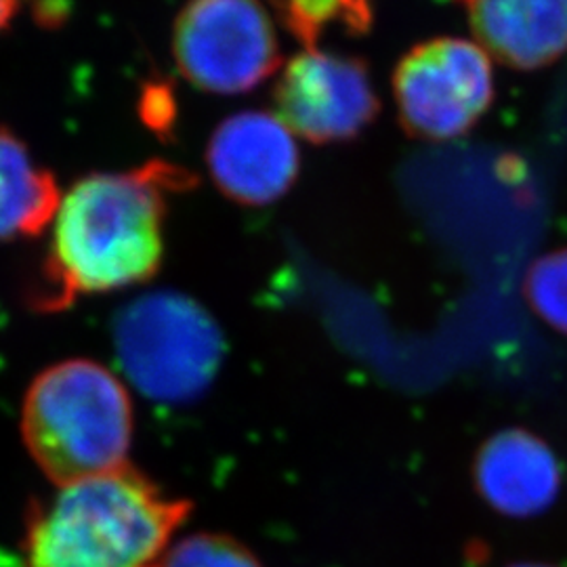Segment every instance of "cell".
Instances as JSON below:
<instances>
[{"label":"cell","mask_w":567,"mask_h":567,"mask_svg":"<svg viewBox=\"0 0 567 567\" xmlns=\"http://www.w3.org/2000/svg\"><path fill=\"white\" fill-rule=\"evenodd\" d=\"M522 290L529 309L567 337V246L529 265Z\"/></svg>","instance_id":"obj_13"},{"label":"cell","mask_w":567,"mask_h":567,"mask_svg":"<svg viewBox=\"0 0 567 567\" xmlns=\"http://www.w3.org/2000/svg\"><path fill=\"white\" fill-rule=\"evenodd\" d=\"M274 105L286 128L313 145L351 142L381 112L365 61L322 49L286 61Z\"/></svg>","instance_id":"obj_7"},{"label":"cell","mask_w":567,"mask_h":567,"mask_svg":"<svg viewBox=\"0 0 567 567\" xmlns=\"http://www.w3.org/2000/svg\"><path fill=\"white\" fill-rule=\"evenodd\" d=\"M173 58L196 89L243 95L280 65V42L261 0H187L173 25Z\"/></svg>","instance_id":"obj_5"},{"label":"cell","mask_w":567,"mask_h":567,"mask_svg":"<svg viewBox=\"0 0 567 567\" xmlns=\"http://www.w3.org/2000/svg\"><path fill=\"white\" fill-rule=\"evenodd\" d=\"M55 175L32 161L30 150L0 126V243L39 236L60 208Z\"/></svg>","instance_id":"obj_11"},{"label":"cell","mask_w":567,"mask_h":567,"mask_svg":"<svg viewBox=\"0 0 567 567\" xmlns=\"http://www.w3.org/2000/svg\"><path fill=\"white\" fill-rule=\"evenodd\" d=\"M507 567H557L550 564H540V561H519V564H511Z\"/></svg>","instance_id":"obj_17"},{"label":"cell","mask_w":567,"mask_h":567,"mask_svg":"<svg viewBox=\"0 0 567 567\" xmlns=\"http://www.w3.org/2000/svg\"><path fill=\"white\" fill-rule=\"evenodd\" d=\"M393 100L410 137L458 140L492 107V61L477 42L452 37L419 42L393 70Z\"/></svg>","instance_id":"obj_6"},{"label":"cell","mask_w":567,"mask_h":567,"mask_svg":"<svg viewBox=\"0 0 567 567\" xmlns=\"http://www.w3.org/2000/svg\"><path fill=\"white\" fill-rule=\"evenodd\" d=\"M18 7L20 0H0V30H4L13 21Z\"/></svg>","instance_id":"obj_16"},{"label":"cell","mask_w":567,"mask_h":567,"mask_svg":"<svg viewBox=\"0 0 567 567\" xmlns=\"http://www.w3.org/2000/svg\"><path fill=\"white\" fill-rule=\"evenodd\" d=\"M194 183L192 173L164 161L74 183L53 219L37 305L58 309L152 280L163 265L168 196Z\"/></svg>","instance_id":"obj_1"},{"label":"cell","mask_w":567,"mask_h":567,"mask_svg":"<svg viewBox=\"0 0 567 567\" xmlns=\"http://www.w3.org/2000/svg\"><path fill=\"white\" fill-rule=\"evenodd\" d=\"M269 7L305 51H316L337 30L365 37L377 21V0H269Z\"/></svg>","instance_id":"obj_12"},{"label":"cell","mask_w":567,"mask_h":567,"mask_svg":"<svg viewBox=\"0 0 567 567\" xmlns=\"http://www.w3.org/2000/svg\"><path fill=\"white\" fill-rule=\"evenodd\" d=\"M122 372L161 404H192L213 386L225 360V337L210 311L175 290L142 295L114 322Z\"/></svg>","instance_id":"obj_4"},{"label":"cell","mask_w":567,"mask_h":567,"mask_svg":"<svg viewBox=\"0 0 567 567\" xmlns=\"http://www.w3.org/2000/svg\"><path fill=\"white\" fill-rule=\"evenodd\" d=\"M487 58L517 72L567 53V0H456Z\"/></svg>","instance_id":"obj_10"},{"label":"cell","mask_w":567,"mask_h":567,"mask_svg":"<svg viewBox=\"0 0 567 567\" xmlns=\"http://www.w3.org/2000/svg\"><path fill=\"white\" fill-rule=\"evenodd\" d=\"M161 567H264L257 555L240 540L200 532L168 548Z\"/></svg>","instance_id":"obj_14"},{"label":"cell","mask_w":567,"mask_h":567,"mask_svg":"<svg viewBox=\"0 0 567 567\" xmlns=\"http://www.w3.org/2000/svg\"><path fill=\"white\" fill-rule=\"evenodd\" d=\"M217 189L240 206H269L290 192L301 171L295 135L276 114L246 110L225 118L206 145Z\"/></svg>","instance_id":"obj_8"},{"label":"cell","mask_w":567,"mask_h":567,"mask_svg":"<svg viewBox=\"0 0 567 567\" xmlns=\"http://www.w3.org/2000/svg\"><path fill=\"white\" fill-rule=\"evenodd\" d=\"M133 426L126 386L93 360L49 365L23 398V442L60 487L126 465Z\"/></svg>","instance_id":"obj_3"},{"label":"cell","mask_w":567,"mask_h":567,"mask_svg":"<svg viewBox=\"0 0 567 567\" xmlns=\"http://www.w3.org/2000/svg\"><path fill=\"white\" fill-rule=\"evenodd\" d=\"M192 505L133 466L82 480L32 513L25 567H161Z\"/></svg>","instance_id":"obj_2"},{"label":"cell","mask_w":567,"mask_h":567,"mask_svg":"<svg viewBox=\"0 0 567 567\" xmlns=\"http://www.w3.org/2000/svg\"><path fill=\"white\" fill-rule=\"evenodd\" d=\"M473 486L487 507L505 517L529 519L559 498L564 471L547 442L524 426L489 435L473 458Z\"/></svg>","instance_id":"obj_9"},{"label":"cell","mask_w":567,"mask_h":567,"mask_svg":"<svg viewBox=\"0 0 567 567\" xmlns=\"http://www.w3.org/2000/svg\"><path fill=\"white\" fill-rule=\"evenodd\" d=\"M143 121L154 131L166 133L175 121V102L166 84H152L145 89L142 100Z\"/></svg>","instance_id":"obj_15"}]
</instances>
